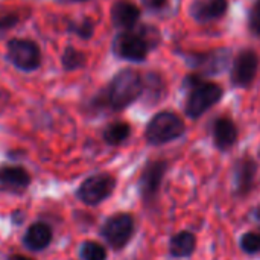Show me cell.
Listing matches in <instances>:
<instances>
[{"mask_svg": "<svg viewBox=\"0 0 260 260\" xmlns=\"http://www.w3.org/2000/svg\"><path fill=\"white\" fill-rule=\"evenodd\" d=\"M133 128L128 122L116 120L108 123L102 131V139L108 146H120L131 137Z\"/></svg>", "mask_w": 260, "mask_h": 260, "instance_id": "19", "label": "cell"}, {"mask_svg": "<svg viewBox=\"0 0 260 260\" xmlns=\"http://www.w3.org/2000/svg\"><path fill=\"white\" fill-rule=\"evenodd\" d=\"M168 2H169V0H140V3H142L146 9H149V11H152V12H157V11L165 9V8L168 6Z\"/></svg>", "mask_w": 260, "mask_h": 260, "instance_id": "26", "label": "cell"}, {"mask_svg": "<svg viewBox=\"0 0 260 260\" xmlns=\"http://www.w3.org/2000/svg\"><path fill=\"white\" fill-rule=\"evenodd\" d=\"M143 94V75L126 67L119 70L108 85L94 98V107L107 108L110 111H123L134 102L142 99Z\"/></svg>", "mask_w": 260, "mask_h": 260, "instance_id": "1", "label": "cell"}, {"mask_svg": "<svg viewBox=\"0 0 260 260\" xmlns=\"http://www.w3.org/2000/svg\"><path fill=\"white\" fill-rule=\"evenodd\" d=\"M6 58L21 72H35L41 66L40 46L27 38H11L6 44Z\"/></svg>", "mask_w": 260, "mask_h": 260, "instance_id": "9", "label": "cell"}, {"mask_svg": "<svg viewBox=\"0 0 260 260\" xmlns=\"http://www.w3.org/2000/svg\"><path fill=\"white\" fill-rule=\"evenodd\" d=\"M166 81L160 72H148L143 75V94L142 99L148 105H157L166 96Z\"/></svg>", "mask_w": 260, "mask_h": 260, "instance_id": "16", "label": "cell"}, {"mask_svg": "<svg viewBox=\"0 0 260 260\" xmlns=\"http://www.w3.org/2000/svg\"><path fill=\"white\" fill-rule=\"evenodd\" d=\"M79 256L82 260H107L108 253L104 245L96 241H85L81 245Z\"/></svg>", "mask_w": 260, "mask_h": 260, "instance_id": "22", "label": "cell"}, {"mask_svg": "<svg viewBox=\"0 0 260 260\" xmlns=\"http://www.w3.org/2000/svg\"><path fill=\"white\" fill-rule=\"evenodd\" d=\"M8 260H32L29 259V257H26V256H21V254H12V256H9Z\"/></svg>", "mask_w": 260, "mask_h": 260, "instance_id": "27", "label": "cell"}, {"mask_svg": "<svg viewBox=\"0 0 260 260\" xmlns=\"http://www.w3.org/2000/svg\"><path fill=\"white\" fill-rule=\"evenodd\" d=\"M70 2H90V0H70Z\"/></svg>", "mask_w": 260, "mask_h": 260, "instance_id": "29", "label": "cell"}, {"mask_svg": "<svg viewBox=\"0 0 260 260\" xmlns=\"http://www.w3.org/2000/svg\"><path fill=\"white\" fill-rule=\"evenodd\" d=\"M161 44V32L152 24H139L131 30H119L113 38L111 50L123 61L145 62L148 55Z\"/></svg>", "mask_w": 260, "mask_h": 260, "instance_id": "2", "label": "cell"}, {"mask_svg": "<svg viewBox=\"0 0 260 260\" xmlns=\"http://www.w3.org/2000/svg\"><path fill=\"white\" fill-rule=\"evenodd\" d=\"M136 235V219L131 213L111 215L101 227V236L114 251H122Z\"/></svg>", "mask_w": 260, "mask_h": 260, "instance_id": "6", "label": "cell"}, {"mask_svg": "<svg viewBox=\"0 0 260 260\" xmlns=\"http://www.w3.org/2000/svg\"><path fill=\"white\" fill-rule=\"evenodd\" d=\"M195 73L201 76H215L222 73L233 61V52L229 47H218L206 52H178Z\"/></svg>", "mask_w": 260, "mask_h": 260, "instance_id": "5", "label": "cell"}, {"mask_svg": "<svg viewBox=\"0 0 260 260\" xmlns=\"http://www.w3.org/2000/svg\"><path fill=\"white\" fill-rule=\"evenodd\" d=\"M259 163L250 154H244L233 165V195L238 200L247 198L256 187Z\"/></svg>", "mask_w": 260, "mask_h": 260, "instance_id": "11", "label": "cell"}, {"mask_svg": "<svg viewBox=\"0 0 260 260\" xmlns=\"http://www.w3.org/2000/svg\"><path fill=\"white\" fill-rule=\"evenodd\" d=\"M197 236L189 230L174 233L169 239V254L174 259H187L197 250Z\"/></svg>", "mask_w": 260, "mask_h": 260, "instance_id": "17", "label": "cell"}, {"mask_svg": "<svg viewBox=\"0 0 260 260\" xmlns=\"http://www.w3.org/2000/svg\"><path fill=\"white\" fill-rule=\"evenodd\" d=\"M247 26L248 30L260 38V0H254L253 5L250 6L248 17H247Z\"/></svg>", "mask_w": 260, "mask_h": 260, "instance_id": "24", "label": "cell"}, {"mask_svg": "<svg viewBox=\"0 0 260 260\" xmlns=\"http://www.w3.org/2000/svg\"><path fill=\"white\" fill-rule=\"evenodd\" d=\"M20 21V14L15 11H0V34L15 27Z\"/></svg>", "mask_w": 260, "mask_h": 260, "instance_id": "25", "label": "cell"}, {"mask_svg": "<svg viewBox=\"0 0 260 260\" xmlns=\"http://www.w3.org/2000/svg\"><path fill=\"white\" fill-rule=\"evenodd\" d=\"M186 134V122L171 110L155 113L145 126V140L151 146H163Z\"/></svg>", "mask_w": 260, "mask_h": 260, "instance_id": "4", "label": "cell"}, {"mask_svg": "<svg viewBox=\"0 0 260 260\" xmlns=\"http://www.w3.org/2000/svg\"><path fill=\"white\" fill-rule=\"evenodd\" d=\"M229 9V0H192L189 5V15L198 24H209L225 17Z\"/></svg>", "mask_w": 260, "mask_h": 260, "instance_id": "12", "label": "cell"}, {"mask_svg": "<svg viewBox=\"0 0 260 260\" xmlns=\"http://www.w3.org/2000/svg\"><path fill=\"white\" fill-rule=\"evenodd\" d=\"M259 53L253 49H242L236 53L230 67V82L236 88H250L257 76Z\"/></svg>", "mask_w": 260, "mask_h": 260, "instance_id": "10", "label": "cell"}, {"mask_svg": "<svg viewBox=\"0 0 260 260\" xmlns=\"http://www.w3.org/2000/svg\"><path fill=\"white\" fill-rule=\"evenodd\" d=\"M30 184V175L23 166H2L0 186L12 192H21Z\"/></svg>", "mask_w": 260, "mask_h": 260, "instance_id": "18", "label": "cell"}, {"mask_svg": "<svg viewBox=\"0 0 260 260\" xmlns=\"http://www.w3.org/2000/svg\"><path fill=\"white\" fill-rule=\"evenodd\" d=\"M94 29H96V24H94L93 18H90V17H84L79 21L67 23V30L82 40H90L94 35Z\"/></svg>", "mask_w": 260, "mask_h": 260, "instance_id": "21", "label": "cell"}, {"mask_svg": "<svg viewBox=\"0 0 260 260\" xmlns=\"http://www.w3.org/2000/svg\"><path fill=\"white\" fill-rule=\"evenodd\" d=\"M111 23L119 30H131L140 24L142 9L131 0H116L110 11Z\"/></svg>", "mask_w": 260, "mask_h": 260, "instance_id": "14", "label": "cell"}, {"mask_svg": "<svg viewBox=\"0 0 260 260\" xmlns=\"http://www.w3.org/2000/svg\"><path fill=\"white\" fill-rule=\"evenodd\" d=\"M53 238V232L46 222H34L23 236V245L30 251L46 250Z\"/></svg>", "mask_w": 260, "mask_h": 260, "instance_id": "15", "label": "cell"}, {"mask_svg": "<svg viewBox=\"0 0 260 260\" xmlns=\"http://www.w3.org/2000/svg\"><path fill=\"white\" fill-rule=\"evenodd\" d=\"M253 216L256 218V221H257V222H260V204L256 207V209H254V210H253Z\"/></svg>", "mask_w": 260, "mask_h": 260, "instance_id": "28", "label": "cell"}, {"mask_svg": "<svg viewBox=\"0 0 260 260\" xmlns=\"http://www.w3.org/2000/svg\"><path fill=\"white\" fill-rule=\"evenodd\" d=\"M87 64V56L82 50L73 47V46H67L61 55V66L66 72H76L82 67H85Z\"/></svg>", "mask_w": 260, "mask_h": 260, "instance_id": "20", "label": "cell"}, {"mask_svg": "<svg viewBox=\"0 0 260 260\" xmlns=\"http://www.w3.org/2000/svg\"><path fill=\"white\" fill-rule=\"evenodd\" d=\"M239 247L245 254H260V229L245 232L239 239Z\"/></svg>", "mask_w": 260, "mask_h": 260, "instance_id": "23", "label": "cell"}, {"mask_svg": "<svg viewBox=\"0 0 260 260\" xmlns=\"http://www.w3.org/2000/svg\"><path fill=\"white\" fill-rule=\"evenodd\" d=\"M212 140L218 151L229 152L239 140V128L229 116H218L212 122Z\"/></svg>", "mask_w": 260, "mask_h": 260, "instance_id": "13", "label": "cell"}, {"mask_svg": "<svg viewBox=\"0 0 260 260\" xmlns=\"http://www.w3.org/2000/svg\"><path fill=\"white\" fill-rule=\"evenodd\" d=\"M183 87L187 88L184 114L192 120L203 117L224 98V88L219 84L209 81L195 72H190L184 76Z\"/></svg>", "mask_w": 260, "mask_h": 260, "instance_id": "3", "label": "cell"}, {"mask_svg": "<svg viewBox=\"0 0 260 260\" xmlns=\"http://www.w3.org/2000/svg\"><path fill=\"white\" fill-rule=\"evenodd\" d=\"M168 169L169 163L163 158L148 160L143 166L139 177V193L146 207H152L158 201Z\"/></svg>", "mask_w": 260, "mask_h": 260, "instance_id": "7", "label": "cell"}, {"mask_svg": "<svg viewBox=\"0 0 260 260\" xmlns=\"http://www.w3.org/2000/svg\"><path fill=\"white\" fill-rule=\"evenodd\" d=\"M116 178L108 172L90 175L79 184L76 190V198L85 206H99L113 195V192L116 190Z\"/></svg>", "mask_w": 260, "mask_h": 260, "instance_id": "8", "label": "cell"}]
</instances>
